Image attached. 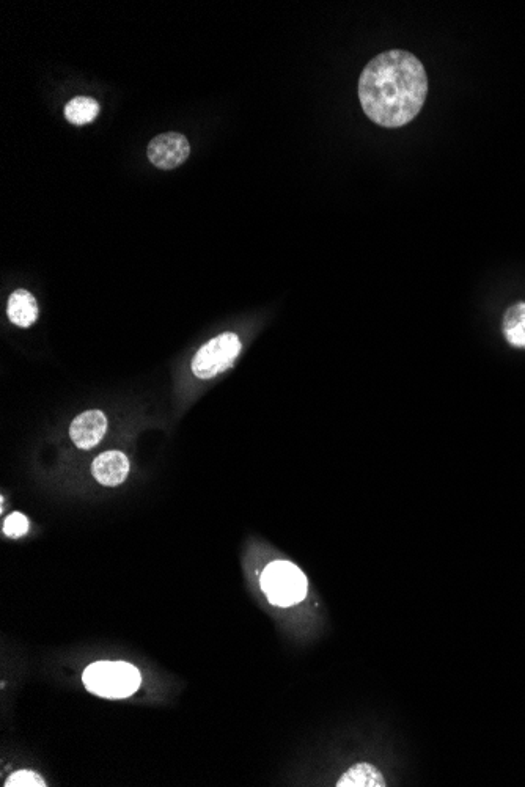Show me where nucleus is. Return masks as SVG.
<instances>
[{
    "instance_id": "10",
    "label": "nucleus",
    "mask_w": 525,
    "mask_h": 787,
    "mask_svg": "<svg viewBox=\"0 0 525 787\" xmlns=\"http://www.w3.org/2000/svg\"><path fill=\"white\" fill-rule=\"evenodd\" d=\"M503 335L514 348L525 349V302L508 308L503 316Z\"/></svg>"
},
{
    "instance_id": "11",
    "label": "nucleus",
    "mask_w": 525,
    "mask_h": 787,
    "mask_svg": "<svg viewBox=\"0 0 525 787\" xmlns=\"http://www.w3.org/2000/svg\"><path fill=\"white\" fill-rule=\"evenodd\" d=\"M98 114H100V104L96 103L95 99L87 98V96H78V98L71 99L70 103L65 107V117L73 125L90 123V121L95 120Z\"/></svg>"
},
{
    "instance_id": "13",
    "label": "nucleus",
    "mask_w": 525,
    "mask_h": 787,
    "mask_svg": "<svg viewBox=\"0 0 525 787\" xmlns=\"http://www.w3.org/2000/svg\"><path fill=\"white\" fill-rule=\"evenodd\" d=\"M29 530V520L24 514L13 513L5 519L4 533L8 538L18 539L26 535Z\"/></svg>"
},
{
    "instance_id": "7",
    "label": "nucleus",
    "mask_w": 525,
    "mask_h": 787,
    "mask_svg": "<svg viewBox=\"0 0 525 787\" xmlns=\"http://www.w3.org/2000/svg\"><path fill=\"white\" fill-rule=\"evenodd\" d=\"M92 473L103 486H120L128 478V458L120 451H106L93 461Z\"/></svg>"
},
{
    "instance_id": "4",
    "label": "nucleus",
    "mask_w": 525,
    "mask_h": 787,
    "mask_svg": "<svg viewBox=\"0 0 525 787\" xmlns=\"http://www.w3.org/2000/svg\"><path fill=\"white\" fill-rule=\"evenodd\" d=\"M241 352V341L236 334L227 332L208 341L192 359V373L199 379L216 378L233 367Z\"/></svg>"
},
{
    "instance_id": "2",
    "label": "nucleus",
    "mask_w": 525,
    "mask_h": 787,
    "mask_svg": "<svg viewBox=\"0 0 525 787\" xmlns=\"http://www.w3.org/2000/svg\"><path fill=\"white\" fill-rule=\"evenodd\" d=\"M85 687L103 698H128L139 690V670L126 662H95L84 671Z\"/></svg>"
},
{
    "instance_id": "12",
    "label": "nucleus",
    "mask_w": 525,
    "mask_h": 787,
    "mask_svg": "<svg viewBox=\"0 0 525 787\" xmlns=\"http://www.w3.org/2000/svg\"><path fill=\"white\" fill-rule=\"evenodd\" d=\"M5 787H45L46 781L34 770H19L13 773L4 784Z\"/></svg>"
},
{
    "instance_id": "6",
    "label": "nucleus",
    "mask_w": 525,
    "mask_h": 787,
    "mask_svg": "<svg viewBox=\"0 0 525 787\" xmlns=\"http://www.w3.org/2000/svg\"><path fill=\"white\" fill-rule=\"evenodd\" d=\"M107 431V418L101 410H87L73 420L70 436L81 450H90L103 440Z\"/></svg>"
},
{
    "instance_id": "5",
    "label": "nucleus",
    "mask_w": 525,
    "mask_h": 787,
    "mask_svg": "<svg viewBox=\"0 0 525 787\" xmlns=\"http://www.w3.org/2000/svg\"><path fill=\"white\" fill-rule=\"evenodd\" d=\"M147 154L158 169L173 170L188 161L191 145L180 132H166L148 143Z\"/></svg>"
},
{
    "instance_id": "3",
    "label": "nucleus",
    "mask_w": 525,
    "mask_h": 787,
    "mask_svg": "<svg viewBox=\"0 0 525 787\" xmlns=\"http://www.w3.org/2000/svg\"><path fill=\"white\" fill-rule=\"evenodd\" d=\"M261 590L269 602L279 607H291L304 601L307 594V577L290 561H274L261 574Z\"/></svg>"
},
{
    "instance_id": "9",
    "label": "nucleus",
    "mask_w": 525,
    "mask_h": 787,
    "mask_svg": "<svg viewBox=\"0 0 525 787\" xmlns=\"http://www.w3.org/2000/svg\"><path fill=\"white\" fill-rule=\"evenodd\" d=\"M337 787H386V780L375 766L362 762L351 767L337 781Z\"/></svg>"
},
{
    "instance_id": "8",
    "label": "nucleus",
    "mask_w": 525,
    "mask_h": 787,
    "mask_svg": "<svg viewBox=\"0 0 525 787\" xmlns=\"http://www.w3.org/2000/svg\"><path fill=\"white\" fill-rule=\"evenodd\" d=\"M7 315L18 327H30L37 321L38 305L35 297L26 290H18L8 299Z\"/></svg>"
},
{
    "instance_id": "1",
    "label": "nucleus",
    "mask_w": 525,
    "mask_h": 787,
    "mask_svg": "<svg viewBox=\"0 0 525 787\" xmlns=\"http://www.w3.org/2000/svg\"><path fill=\"white\" fill-rule=\"evenodd\" d=\"M426 95L425 66L411 52H382L360 74L362 109L382 128H401L411 123L420 114Z\"/></svg>"
}]
</instances>
